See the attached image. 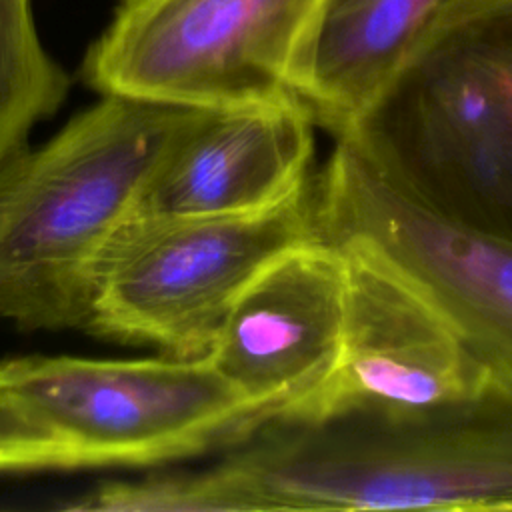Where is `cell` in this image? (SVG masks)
Here are the masks:
<instances>
[{
  "label": "cell",
  "mask_w": 512,
  "mask_h": 512,
  "mask_svg": "<svg viewBox=\"0 0 512 512\" xmlns=\"http://www.w3.org/2000/svg\"><path fill=\"white\" fill-rule=\"evenodd\" d=\"M112 512L512 510V384L452 402L334 400L268 418L214 468L112 482Z\"/></svg>",
  "instance_id": "6da1fadb"
},
{
  "label": "cell",
  "mask_w": 512,
  "mask_h": 512,
  "mask_svg": "<svg viewBox=\"0 0 512 512\" xmlns=\"http://www.w3.org/2000/svg\"><path fill=\"white\" fill-rule=\"evenodd\" d=\"M336 248L346 260L340 362L330 382L292 410L346 398L442 404L474 396L496 380L444 316L382 256L358 244Z\"/></svg>",
  "instance_id": "9c48e42d"
},
{
  "label": "cell",
  "mask_w": 512,
  "mask_h": 512,
  "mask_svg": "<svg viewBox=\"0 0 512 512\" xmlns=\"http://www.w3.org/2000/svg\"><path fill=\"white\" fill-rule=\"evenodd\" d=\"M344 316V254L310 238L256 274L204 358L250 400L280 414L314 398L334 376Z\"/></svg>",
  "instance_id": "ba28073f"
},
{
  "label": "cell",
  "mask_w": 512,
  "mask_h": 512,
  "mask_svg": "<svg viewBox=\"0 0 512 512\" xmlns=\"http://www.w3.org/2000/svg\"><path fill=\"white\" fill-rule=\"evenodd\" d=\"M314 174L248 214L124 222L104 250L84 330L204 358L242 290L286 248L316 238Z\"/></svg>",
  "instance_id": "5b68a950"
},
{
  "label": "cell",
  "mask_w": 512,
  "mask_h": 512,
  "mask_svg": "<svg viewBox=\"0 0 512 512\" xmlns=\"http://www.w3.org/2000/svg\"><path fill=\"white\" fill-rule=\"evenodd\" d=\"M70 78L40 42L30 0H0V158L64 102Z\"/></svg>",
  "instance_id": "7c38bea8"
},
{
  "label": "cell",
  "mask_w": 512,
  "mask_h": 512,
  "mask_svg": "<svg viewBox=\"0 0 512 512\" xmlns=\"http://www.w3.org/2000/svg\"><path fill=\"white\" fill-rule=\"evenodd\" d=\"M312 218L318 240L382 256L496 380L512 384V244L428 210L342 136L314 176Z\"/></svg>",
  "instance_id": "52a82bcc"
},
{
  "label": "cell",
  "mask_w": 512,
  "mask_h": 512,
  "mask_svg": "<svg viewBox=\"0 0 512 512\" xmlns=\"http://www.w3.org/2000/svg\"><path fill=\"white\" fill-rule=\"evenodd\" d=\"M340 136L428 210L512 244V0H450Z\"/></svg>",
  "instance_id": "3957f363"
},
{
  "label": "cell",
  "mask_w": 512,
  "mask_h": 512,
  "mask_svg": "<svg viewBox=\"0 0 512 512\" xmlns=\"http://www.w3.org/2000/svg\"><path fill=\"white\" fill-rule=\"evenodd\" d=\"M320 2L118 0L82 74L100 94L188 108L292 100L290 64Z\"/></svg>",
  "instance_id": "8992f818"
},
{
  "label": "cell",
  "mask_w": 512,
  "mask_h": 512,
  "mask_svg": "<svg viewBox=\"0 0 512 512\" xmlns=\"http://www.w3.org/2000/svg\"><path fill=\"white\" fill-rule=\"evenodd\" d=\"M204 110L102 94L40 148L0 158L2 318L86 328L104 250Z\"/></svg>",
  "instance_id": "7a4b0ae2"
},
{
  "label": "cell",
  "mask_w": 512,
  "mask_h": 512,
  "mask_svg": "<svg viewBox=\"0 0 512 512\" xmlns=\"http://www.w3.org/2000/svg\"><path fill=\"white\" fill-rule=\"evenodd\" d=\"M276 412L208 358L0 362V472L146 466L232 448Z\"/></svg>",
  "instance_id": "277c9868"
},
{
  "label": "cell",
  "mask_w": 512,
  "mask_h": 512,
  "mask_svg": "<svg viewBox=\"0 0 512 512\" xmlns=\"http://www.w3.org/2000/svg\"><path fill=\"white\" fill-rule=\"evenodd\" d=\"M450 0H322L288 72L314 124L344 132Z\"/></svg>",
  "instance_id": "8fae6325"
},
{
  "label": "cell",
  "mask_w": 512,
  "mask_h": 512,
  "mask_svg": "<svg viewBox=\"0 0 512 512\" xmlns=\"http://www.w3.org/2000/svg\"><path fill=\"white\" fill-rule=\"evenodd\" d=\"M312 118L296 100L204 110L142 188L126 222L248 214L312 176Z\"/></svg>",
  "instance_id": "30bf717a"
}]
</instances>
